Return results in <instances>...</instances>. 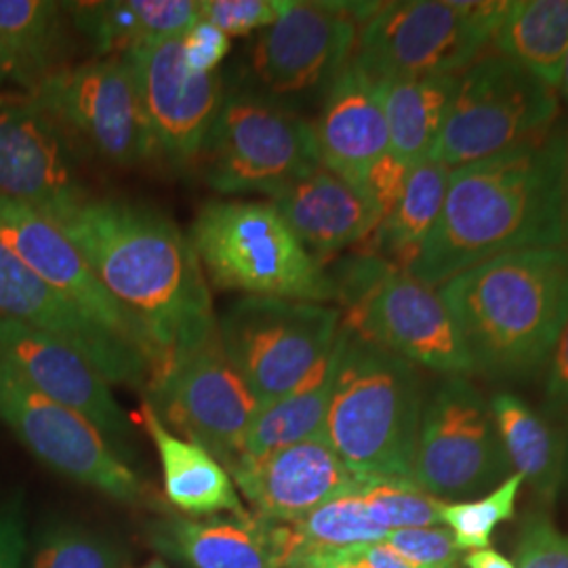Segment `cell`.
Wrapping results in <instances>:
<instances>
[{
	"label": "cell",
	"mask_w": 568,
	"mask_h": 568,
	"mask_svg": "<svg viewBox=\"0 0 568 568\" xmlns=\"http://www.w3.org/2000/svg\"><path fill=\"white\" fill-rule=\"evenodd\" d=\"M51 224L81 251L103 288L142 326L152 358L150 387L180 354L217 328L194 246L159 211L87 196L63 209Z\"/></svg>",
	"instance_id": "1"
},
{
	"label": "cell",
	"mask_w": 568,
	"mask_h": 568,
	"mask_svg": "<svg viewBox=\"0 0 568 568\" xmlns=\"http://www.w3.org/2000/svg\"><path fill=\"white\" fill-rule=\"evenodd\" d=\"M562 135L450 171L440 217L406 270L438 288L493 257L560 246Z\"/></svg>",
	"instance_id": "2"
},
{
	"label": "cell",
	"mask_w": 568,
	"mask_h": 568,
	"mask_svg": "<svg viewBox=\"0 0 568 568\" xmlns=\"http://www.w3.org/2000/svg\"><path fill=\"white\" fill-rule=\"evenodd\" d=\"M474 371L532 377L568 321V251L541 246L474 265L438 286Z\"/></svg>",
	"instance_id": "3"
},
{
	"label": "cell",
	"mask_w": 568,
	"mask_h": 568,
	"mask_svg": "<svg viewBox=\"0 0 568 568\" xmlns=\"http://www.w3.org/2000/svg\"><path fill=\"white\" fill-rule=\"evenodd\" d=\"M424 415L413 363L342 325V354L323 436L365 485L413 483Z\"/></svg>",
	"instance_id": "4"
},
{
	"label": "cell",
	"mask_w": 568,
	"mask_h": 568,
	"mask_svg": "<svg viewBox=\"0 0 568 568\" xmlns=\"http://www.w3.org/2000/svg\"><path fill=\"white\" fill-rule=\"evenodd\" d=\"M190 243L204 276L222 291L310 304L339 302L333 276L272 203H206L192 224Z\"/></svg>",
	"instance_id": "5"
},
{
	"label": "cell",
	"mask_w": 568,
	"mask_h": 568,
	"mask_svg": "<svg viewBox=\"0 0 568 568\" xmlns=\"http://www.w3.org/2000/svg\"><path fill=\"white\" fill-rule=\"evenodd\" d=\"M331 276L344 304L342 325L358 337L447 377L476 373L438 288L373 253L347 260Z\"/></svg>",
	"instance_id": "6"
},
{
	"label": "cell",
	"mask_w": 568,
	"mask_h": 568,
	"mask_svg": "<svg viewBox=\"0 0 568 568\" xmlns=\"http://www.w3.org/2000/svg\"><path fill=\"white\" fill-rule=\"evenodd\" d=\"M508 2H377L352 63L373 82L459 77L483 58Z\"/></svg>",
	"instance_id": "7"
},
{
	"label": "cell",
	"mask_w": 568,
	"mask_h": 568,
	"mask_svg": "<svg viewBox=\"0 0 568 568\" xmlns=\"http://www.w3.org/2000/svg\"><path fill=\"white\" fill-rule=\"evenodd\" d=\"M199 161L213 190L265 196L323 166L312 122L251 91L225 93Z\"/></svg>",
	"instance_id": "8"
},
{
	"label": "cell",
	"mask_w": 568,
	"mask_h": 568,
	"mask_svg": "<svg viewBox=\"0 0 568 568\" xmlns=\"http://www.w3.org/2000/svg\"><path fill=\"white\" fill-rule=\"evenodd\" d=\"M558 116L556 89L501 55L474 61L457 77L432 159L457 169L539 142Z\"/></svg>",
	"instance_id": "9"
},
{
	"label": "cell",
	"mask_w": 568,
	"mask_h": 568,
	"mask_svg": "<svg viewBox=\"0 0 568 568\" xmlns=\"http://www.w3.org/2000/svg\"><path fill=\"white\" fill-rule=\"evenodd\" d=\"M342 310L274 297H243L225 307L217 331L260 408L302 386L342 333Z\"/></svg>",
	"instance_id": "10"
},
{
	"label": "cell",
	"mask_w": 568,
	"mask_h": 568,
	"mask_svg": "<svg viewBox=\"0 0 568 568\" xmlns=\"http://www.w3.org/2000/svg\"><path fill=\"white\" fill-rule=\"evenodd\" d=\"M28 98L55 121L74 148L81 145L105 163L126 169L159 159L126 55L68 65Z\"/></svg>",
	"instance_id": "11"
},
{
	"label": "cell",
	"mask_w": 568,
	"mask_h": 568,
	"mask_svg": "<svg viewBox=\"0 0 568 568\" xmlns=\"http://www.w3.org/2000/svg\"><path fill=\"white\" fill-rule=\"evenodd\" d=\"M511 464L483 394L464 377H448L424 406L413 483L457 504L509 478Z\"/></svg>",
	"instance_id": "12"
},
{
	"label": "cell",
	"mask_w": 568,
	"mask_h": 568,
	"mask_svg": "<svg viewBox=\"0 0 568 568\" xmlns=\"http://www.w3.org/2000/svg\"><path fill=\"white\" fill-rule=\"evenodd\" d=\"M0 419L41 464L121 504H145L148 488L98 427L30 386L0 356Z\"/></svg>",
	"instance_id": "13"
},
{
	"label": "cell",
	"mask_w": 568,
	"mask_h": 568,
	"mask_svg": "<svg viewBox=\"0 0 568 568\" xmlns=\"http://www.w3.org/2000/svg\"><path fill=\"white\" fill-rule=\"evenodd\" d=\"M148 392L164 424L206 448L225 469L243 459L260 403L230 361L217 328L180 354Z\"/></svg>",
	"instance_id": "14"
},
{
	"label": "cell",
	"mask_w": 568,
	"mask_h": 568,
	"mask_svg": "<svg viewBox=\"0 0 568 568\" xmlns=\"http://www.w3.org/2000/svg\"><path fill=\"white\" fill-rule=\"evenodd\" d=\"M377 2L286 0L283 13L251 49L255 81L276 95L328 89L354 58L361 23Z\"/></svg>",
	"instance_id": "15"
},
{
	"label": "cell",
	"mask_w": 568,
	"mask_h": 568,
	"mask_svg": "<svg viewBox=\"0 0 568 568\" xmlns=\"http://www.w3.org/2000/svg\"><path fill=\"white\" fill-rule=\"evenodd\" d=\"M126 58L159 156L178 169L199 163L224 102L222 77L192 72L180 37L135 49Z\"/></svg>",
	"instance_id": "16"
},
{
	"label": "cell",
	"mask_w": 568,
	"mask_h": 568,
	"mask_svg": "<svg viewBox=\"0 0 568 568\" xmlns=\"http://www.w3.org/2000/svg\"><path fill=\"white\" fill-rule=\"evenodd\" d=\"M77 148L28 95L0 102V199L23 204L44 220L87 199Z\"/></svg>",
	"instance_id": "17"
},
{
	"label": "cell",
	"mask_w": 568,
	"mask_h": 568,
	"mask_svg": "<svg viewBox=\"0 0 568 568\" xmlns=\"http://www.w3.org/2000/svg\"><path fill=\"white\" fill-rule=\"evenodd\" d=\"M0 316L47 331L79 349L108 384L150 387L152 366L140 349L95 325L32 272L0 239Z\"/></svg>",
	"instance_id": "18"
},
{
	"label": "cell",
	"mask_w": 568,
	"mask_h": 568,
	"mask_svg": "<svg viewBox=\"0 0 568 568\" xmlns=\"http://www.w3.org/2000/svg\"><path fill=\"white\" fill-rule=\"evenodd\" d=\"M0 239L63 300L124 344L140 349L152 366L142 326L103 288L81 251L58 225L23 204L0 199Z\"/></svg>",
	"instance_id": "19"
},
{
	"label": "cell",
	"mask_w": 568,
	"mask_h": 568,
	"mask_svg": "<svg viewBox=\"0 0 568 568\" xmlns=\"http://www.w3.org/2000/svg\"><path fill=\"white\" fill-rule=\"evenodd\" d=\"M227 471L253 514L267 523H297L326 501L368 487L325 436L243 457Z\"/></svg>",
	"instance_id": "20"
},
{
	"label": "cell",
	"mask_w": 568,
	"mask_h": 568,
	"mask_svg": "<svg viewBox=\"0 0 568 568\" xmlns=\"http://www.w3.org/2000/svg\"><path fill=\"white\" fill-rule=\"evenodd\" d=\"M0 356L30 386L89 419L105 438L124 440L131 434L105 377L60 337L0 316Z\"/></svg>",
	"instance_id": "21"
},
{
	"label": "cell",
	"mask_w": 568,
	"mask_h": 568,
	"mask_svg": "<svg viewBox=\"0 0 568 568\" xmlns=\"http://www.w3.org/2000/svg\"><path fill=\"white\" fill-rule=\"evenodd\" d=\"M312 126L321 164L358 190L375 164L392 152L377 84L352 61L328 84L323 110Z\"/></svg>",
	"instance_id": "22"
},
{
	"label": "cell",
	"mask_w": 568,
	"mask_h": 568,
	"mask_svg": "<svg viewBox=\"0 0 568 568\" xmlns=\"http://www.w3.org/2000/svg\"><path fill=\"white\" fill-rule=\"evenodd\" d=\"M305 248L321 264L326 257L373 236L382 213L363 190L325 166L270 196Z\"/></svg>",
	"instance_id": "23"
},
{
	"label": "cell",
	"mask_w": 568,
	"mask_h": 568,
	"mask_svg": "<svg viewBox=\"0 0 568 568\" xmlns=\"http://www.w3.org/2000/svg\"><path fill=\"white\" fill-rule=\"evenodd\" d=\"M140 415L159 453L164 497L173 508L192 518L248 514L230 471L206 448L173 434L148 398L142 403Z\"/></svg>",
	"instance_id": "24"
},
{
	"label": "cell",
	"mask_w": 568,
	"mask_h": 568,
	"mask_svg": "<svg viewBox=\"0 0 568 568\" xmlns=\"http://www.w3.org/2000/svg\"><path fill=\"white\" fill-rule=\"evenodd\" d=\"M159 544L190 568H284L278 525L251 511L171 520Z\"/></svg>",
	"instance_id": "25"
},
{
	"label": "cell",
	"mask_w": 568,
	"mask_h": 568,
	"mask_svg": "<svg viewBox=\"0 0 568 568\" xmlns=\"http://www.w3.org/2000/svg\"><path fill=\"white\" fill-rule=\"evenodd\" d=\"M74 30L98 58L129 55L154 42L182 37L201 20V0L65 2Z\"/></svg>",
	"instance_id": "26"
},
{
	"label": "cell",
	"mask_w": 568,
	"mask_h": 568,
	"mask_svg": "<svg viewBox=\"0 0 568 568\" xmlns=\"http://www.w3.org/2000/svg\"><path fill=\"white\" fill-rule=\"evenodd\" d=\"M70 26L65 2L0 0V41L16 63L23 95H30L42 81L68 68Z\"/></svg>",
	"instance_id": "27"
},
{
	"label": "cell",
	"mask_w": 568,
	"mask_h": 568,
	"mask_svg": "<svg viewBox=\"0 0 568 568\" xmlns=\"http://www.w3.org/2000/svg\"><path fill=\"white\" fill-rule=\"evenodd\" d=\"M490 413L499 429L509 464L546 501H554L565 483L568 445L565 432L549 424L514 394H497Z\"/></svg>",
	"instance_id": "28"
},
{
	"label": "cell",
	"mask_w": 568,
	"mask_h": 568,
	"mask_svg": "<svg viewBox=\"0 0 568 568\" xmlns=\"http://www.w3.org/2000/svg\"><path fill=\"white\" fill-rule=\"evenodd\" d=\"M490 44L497 55L558 89L568 51V0L508 2Z\"/></svg>",
	"instance_id": "29"
},
{
	"label": "cell",
	"mask_w": 568,
	"mask_h": 568,
	"mask_svg": "<svg viewBox=\"0 0 568 568\" xmlns=\"http://www.w3.org/2000/svg\"><path fill=\"white\" fill-rule=\"evenodd\" d=\"M386 114L389 150L408 169L432 156L457 77L375 82Z\"/></svg>",
	"instance_id": "30"
},
{
	"label": "cell",
	"mask_w": 568,
	"mask_h": 568,
	"mask_svg": "<svg viewBox=\"0 0 568 568\" xmlns=\"http://www.w3.org/2000/svg\"><path fill=\"white\" fill-rule=\"evenodd\" d=\"M448 178L447 164L432 156L408 169L400 199L368 239L373 255L400 270L410 267L440 217Z\"/></svg>",
	"instance_id": "31"
},
{
	"label": "cell",
	"mask_w": 568,
	"mask_h": 568,
	"mask_svg": "<svg viewBox=\"0 0 568 568\" xmlns=\"http://www.w3.org/2000/svg\"><path fill=\"white\" fill-rule=\"evenodd\" d=\"M342 354V333L316 371L304 384L288 392L283 398L262 406L246 434L243 457H260L270 450L297 445L310 438L323 436L326 410L333 394L335 373Z\"/></svg>",
	"instance_id": "32"
},
{
	"label": "cell",
	"mask_w": 568,
	"mask_h": 568,
	"mask_svg": "<svg viewBox=\"0 0 568 568\" xmlns=\"http://www.w3.org/2000/svg\"><path fill=\"white\" fill-rule=\"evenodd\" d=\"M361 493L335 497L297 523H281L286 562L302 554L344 551L386 541L389 532L371 518Z\"/></svg>",
	"instance_id": "33"
},
{
	"label": "cell",
	"mask_w": 568,
	"mask_h": 568,
	"mask_svg": "<svg viewBox=\"0 0 568 568\" xmlns=\"http://www.w3.org/2000/svg\"><path fill=\"white\" fill-rule=\"evenodd\" d=\"M525 478L514 471L499 487L488 490L480 499L443 506V525H447L462 551L488 549L493 532L514 516L518 493Z\"/></svg>",
	"instance_id": "34"
},
{
	"label": "cell",
	"mask_w": 568,
	"mask_h": 568,
	"mask_svg": "<svg viewBox=\"0 0 568 568\" xmlns=\"http://www.w3.org/2000/svg\"><path fill=\"white\" fill-rule=\"evenodd\" d=\"M371 518L387 532L406 528L440 527L445 501L432 497L415 483H373L361 493Z\"/></svg>",
	"instance_id": "35"
},
{
	"label": "cell",
	"mask_w": 568,
	"mask_h": 568,
	"mask_svg": "<svg viewBox=\"0 0 568 568\" xmlns=\"http://www.w3.org/2000/svg\"><path fill=\"white\" fill-rule=\"evenodd\" d=\"M119 549L102 537L74 528H61L44 537L30 568H121Z\"/></svg>",
	"instance_id": "36"
},
{
	"label": "cell",
	"mask_w": 568,
	"mask_h": 568,
	"mask_svg": "<svg viewBox=\"0 0 568 568\" xmlns=\"http://www.w3.org/2000/svg\"><path fill=\"white\" fill-rule=\"evenodd\" d=\"M386 544L413 568H459L466 558L445 527L394 530L387 535Z\"/></svg>",
	"instance_id": "37"
},
{
	"label": "cell",
	"mask_w": 568,
	"mask_h": 568,
	"mask_svg": "<svg viewBox=\"0 0 568 568\" xmlns=\"http://www.w3.org/2000/svg\"><path fill=\"white\" fill-rule=\"evenodd\" d=\"M516 568H568V535L546 514H528L518 532Z\"/></svg>",
	"instance_id": "38"
},
{
	"label": "cell",
	"mask_w": 568,
	"mask_h": 568,
	"mask_svg": "<svg viewBox=\"0 0 568 568\" xmlns=\"http://www.w3.org/2000/svg\"><path fill=\"white\" fill-rule=\"evenodd\" d=\"M286 0H201V20L227 37L262 32L283 13Z\"/></svg>",
	"instance_id": "39"
},
{
	"label": "cell",
	"mask_w": 568,
	"mask_h": 568,
	"mask_svg": "<svg viewBox=\"0 0 568 568\" xmlns=\"http://www.w3.org/2000/svg\"><path fill=\"white\" fill-rule=\"evenodd\" d=\"M183 60L196 74H215L230 53V37L209 21H194L182 37Z\"/></svg>",
	"instance_id": "40"
},
{
	"label": "cell",
	"mask_w": 568,
	"mask_h": 568,
	"mask_svg": "<svg viewBox=\"0 0 568 568\" xmlns=\"http://www.w3.org/2000/svg\"><path fill=\"white\" fill-rule=\"evenodd\" d=\"M546 410L549 417H568V321L548 361Z\"/></svg>",
	"instance_id": "41"
},
{
	"label": "cell",
	"mask_w": 568,
	"mask_h": 568,
	"mask_svg": "<svg viewBox=\"0 0 568 568\" xmlns=\"http://www.w3.org/2000/svg\"><path fill=\"white\" fill-rule=\"evenodd\" d=\"M26 556V518L20 504L0 508V568H21Z\"/></svg>",
	"instance_id": "42"
},
{
	"label": "cell",
	"mask_w": 568,
	"mask_h": 568,
	"mask_svg": "<svg viewBox=\"0 0 568 568\" xmlns=\"http://www.w3.org/2000/svg\"><path fill=\"white\" fill-rule=\"evenodd\" d=\"M339 556L349 568H413L386 541L344 549L339 551Z\"/></svg>",
	"instance_id": "43"
},
{
	"label": "cell",
	"mask_w": 568,
	"mask_h": 568,
	"mask_svg": "<svg viewBox=\"0 0 568 568\" xmlns=\"http://www.w3.org/2000/svg\"><path fill=\"white\" fill-rule=\"evenodd\" d=\"M284 568H349L339 556V551H314L302 554L286 562Z\"/></svg>",
	"instance_id": "44"
},
{
	"label": "cell",
	"mask_w": 568,
	"mask_h": 568,
	"mask_svg": "<svg viewBox=\"0 0 568 568\" xmlns=\"http://www.w3.org/2000/svg\"><path fill=\"white\" fill-rule=\"evenodd\" d=\"M562 182H560V232H562V248L568 251V133L562 135Z\"/></svg>",
	"instance_id": "45"
},
{
	"label": "cell",
	"mask_w": 568,
	"mask_h": 568,
	"mask_svg": "<svg viewBox=\"0 0 568 568\" xmlns=\"http://www.w3.org/2000/svg\"><path fill=\"white\" fill-rule=\"evenodd\" d=\"M466 568H516L514 562H509L508 558H504L501 554H497L495 549H478V551H469L466 558Z\"/></svg>",
	"instance_id": "46"
},
{
	"label": "cell",
	"mask_w": 568,
	"mask_h": 568,
	"mask_svg": "<svg viewBox=\"0 0 568 568\" xmlns=\"http://www.w3.org/2000/svg\"><path fill=\"white\" fill-rule=\"evenodd\" d=\"M16 84L18 87V77H16V63L11 60L7 47L0 41V102L13 95H7V89Z\"/></svg>",
	"instance_id": "47"
},
{
	"label": "cell",
	"mask_w": 568,
	"mask_h": 568,
	"mask_svg": "<svg viewBox=\"0 0 568 568\" xmlns=\"http://www.w3.org/2000/svg\"><path fill=\"white\" fill-rule=\"evenodd\" d=\"M558 89L562 91V95L567 98L568 102V51L567 58H565V65H562V77H560V84H558Z\"/></svg>",
	"instance_id": "48"
},
{
	"label": "cell",
	"mask_w": 568,
	"mask_h": 568,
	"mask_svg": "<svg viewBox=\"0 0 568 568\" xmlns=\"http://www.w3.org/2000/svg\"><path fill=\"white\" fill-rule=\"evenodd\" d=\"M142 568H169L164 562H161V560H152V562H148L145 567Z\"/></svg>",
	"instance_id": "49"
},
{
	"label": "cell",
	"mask_w": 568,
	"mask_h": 568,
	"mask_svg": "<svg viewBox=\"0 0 568 568\" xmlns=\"http://www.w3.org/2000/svg\"><path fill=\"white\" fill-rule=\"evenodd\" d=\"M459 568H462V567H459Z\"/></svg>",
	"instance_id": "50"
}]
</instances>
